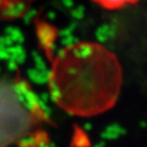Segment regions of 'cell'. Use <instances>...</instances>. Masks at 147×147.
I'll use <instances>...</instances> for the list:
<instances>
[{
    "instance_id": "obj_1",
    "label": "cell",
    "mask_w": 147,
    "mask_h": 147,
    "mask_svg": "<svg viewBox=\"0 0 147 147\" xmlns=\"http://www.w3.org/2000/svg\"><path fill=\"white\" fill-rule=\"evenodd\" d=\"M122 68L113 53L97 42H78L61 50L49 75L56 104L70 115L92 117L116 105Z\"/></svg>"
},
{
    "instance_id": "obj_3",
    "label": "cell",
    "mask_w": 147,
    "mask_h": 147,
    "mask_svg": "<svg viewBox=\"0 0 147 147\" xmlns=\"http://www.w3.org/2000/svg\"><path fill=\"white\" fill-rule=\"evenodd\" d=\"M35 0H0V20H14L30 10Z\"/></svg>"
},
{
    "instance_id": "obj_2",
    "label": "cell",
    "mask_w": 147,
    "mask_h": 147,
    "mask_svg": "<svg viewBox=\"0 0 147 147\" xmlns=\"http://www.w3.org/2000/svg\"><path fill=\"white\" fill-rule=\"evenodd\" d=\"M47 118L26 82L0 80V147L44 132Z\"/></svg>"
},
{
    "instance_id": "obj_4",
    "label": "cell",
    "mask_w": 147,
    "mask_h": 147,
    "mask_svg": "<svg viewBox=\"0 0 147 147\" xmlns=\"http://www.w3.org/2000/svg\"><path fill=\"white\" fill-rule=\"evenodd\" d=\"M93 1L107 10H117L127 5L135 3L137 0H93Z\"/></svg>"
}]
</instances>
